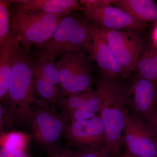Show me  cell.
<instances>
[{"mask_svg":"<svg viewBox=\"0 0 157 157\" xmlns=\"http://www.w3.org/2000/svg\"><path fill=\"white\" fill-rule=\"evenodd\" d=\"M95 84L101 96V107L98 115L104 124L106 146L115 157H117L121 150L127 112L126 83L102 73Z\"/></svg>","mask_w":157,"mask_h":157,"instance_id":"obj_1","label":"cell"},{"mask_svg":"<svg viewBox=\"0 0 157 157\" xmlns=\"http://www.w3.org/2000/svg\"><path fill=\"white\" fill-rule=\"evenodd\" d=\"M33 58L19 46L15 55L9 87L3 98V106L9 117L28 122L32 114L31 105L36 101Z\"/></svg>","mask_w":157,"mask_h":157,"instance_id":"obj_2","label":"cell"},{"mask_svg":"<svg viewBox=\"0 0 157 157\" xmlns=\"http://www.w3.org/2000/svg\"><path fill=\"white\" fill-rule=\"evenodd\" d=\"M90 22L85 16L63 17L50 39L37 46L38 58L54 62L67 54L85 53Z\"/></svg>","mask_w":157,"mask_h":157,"instance_id":"obj_3","label":"cell"},{"mask_svg":"<svg viewBox=\"0 0 157 157\" xmlns=\"http://www.w3.org/2000/svg\"><path fill=\"white\" fill-rule=\"evenodd\" d=\"M63 17L27 11L16 4L10 17L11 30L19 44L25 48L39 46L50 39Z\"/></svg>","mask_w":157,"mask_h":157,"instance_id":"obj_4","label":"cell"},{"mask_svg":"<svg viewBox=\"0 0 157 157\" xmlns=\"http://www.w3.org/2000/svg\"><path fill=\"white\" fill-rule=\"evenodd\" d=\"M92 61L83 52L67 54L55 62L59 73V86L64 97L93 88L96 81Z\"/></svg>","mask_w":157,"mask_h":157,"instance_id":"obj_5","label":"cell"},{"mask_svg":"<svg viewBox=\"0 0 157 157\" xmlns=\"http://www.w3.org/2000/svg\"><path fill=\"white\" fill-rule=\"evenodd\" d=\"M126 83L128 112L139 117L157 134V85L136 73Z\"/></svg>","mask_w":157,"mask_h":157,"instance_id":"obj_6","label":"cell"},{"mask_svg":"<svg viewBox=\"0 0 157 157\" xmlns=\"http://www.w3.org/2000/svg\"><path fill=\"white\" fill-rule=\"evenodd\" d=\"M85 6L84 15L91 21L109 29L140 34L150 24L136 20L126 12L108 4L107 0H80Z\"/></svg>","mask_w":157,"mask_h":157,"instance_id":"obj_7","label":"cell"},{"mask_svg":"<svg viewBox=\"0 0 157 157\" xmlns=\"http://www.w3.org/2000/svg\"><path fill=\"white\" fill-rule=\"evenodd\" d=\"M99 27L121 68L125 79L131 78L132 73L136 72L137 61L143 51L141 36L134 32L109 29L99 25Z\"/></svg>","mask_w":157,"mask_h":157,"instance_id":"obj_8","label":"cell"},{"mask_svg":"<svg viewBox=\"0 0 157 157\" xmlns=\"http://www.w3.org/2000/svg\"><path fill=\"white\" fill-rule=\"evenodd\" d=\"M157 134L139 117L127 110L122 137L126 152L140 157H157Z\"/></svg>","mask_w":157,"mask_h":157,"instance_id":"obj_9","label":"cell"},{"mask_svg":"<svg viewBox=\"0 0 157 157\" xmlns=\"http://www.w3.org/2000/svg\"><path fill=\"white\" fill-rule=\"evenodd\" d=\"M40 104L41 108L33 111L28 123L39 143L56 148L59 147L57 144L63 136L68 121L62 114L45 107L46 104Z\"/></svg>","mask_w":157,"mask_h":157,"instance_id":"obj_10","label":"cell"},{"mask_svg":"<svg viewBox=\"0 0 157 157\" xmlns=\"http://www.w3.org/2000/svg\"><path fill=\"white\" fill-rule=\"evenodd\" d=\"M64 136L69 147L78 149L106 145L103 122L99 115L68 124Z\"/></svg>","mask_w":157,"mask_h":157,"instance_id":"obj_11","label":"cell"},{"mask_svg":"<svg viewBox=\"0 0 157 157\" xmlns=\"http://www.w3.org/2000/svg\"><path fill=\"white\" fill-rule=\"evenodd\" d=\"M86 50L91 60L96 62L102 73L120 81L125 80L115 56L101 35L99 25L91 21Z\"/></svg>","mask_w":157,"mask_h":157,"instance_id":"obj_12","label":"cell"},{"mask_svg":"<svg viewBox=\"0 0 157 157\" xmlns=\"http://www.w3.org/2000/svg\"><path fill=\"white\" fill-rule=\"evenodd\" d=\"M33 72L35 92L41 103L58 105L64 96L59 86V76L55 62L38 58L33 61Z\"/></svg>","mask_w":157,"mask_h":157,"instance_id":"obj_13","label":"cell"},{"mask_svg":"<svg viewBox=\"0 0 157 157\" xmlns=\"http://www.w3.org/2000/svg\"><path fill=\"white\" fill-rule=\"evenodd\" d=\"M26 10L39 11L64 17L73 11H84L77 0H20L11 1Z\"/></svg>","mask_w":157,"mask_h":157,"instance_id":"obj_14","label":"cell"},{"mask_svg":"<svg viewBox=\"0 0 157 157\" xmlns=\"http://www.w3.org/2000/svg\"><path fill=\"white\" fill-rule=\"evenodd\" d=\"M134 19L144 22H157V6L151 0H107Z\"/></svg>","mask_w":157,"mask_h":157,"instance_id":"obj_15","label":"cell"},{"mask_svg":"<svg viewBox=\"0 0 157 157\" xmlns=\"http://www.w3.org/2000/svg\"><path fill=\"white\" fill-rule=\"evenodd\" d=\"M19 45L11 29L8 39L0 48V101L8 91L13 61Z\"/></svg>","mask_w":157,"mask_h":157,"instance_id":"obj_16","label":"cell"},{"mask_svg":"<svg viewBox=\"0 0 157 157\" xmlns=\"http://www.w3.org/2000/svg\"><path fill=\"white\" fill-rule=\"evenodd\" d=\"M136 73L157 85V50L148 46L138 59Z\"/></svg>","mask_w":157,"mask_h":157,"instance_id":"obj_17","label":"cell"},{"mask_svg":"<svg viewBox=\"0 0 157 157\" xmlns=\"http://www.w3.org/2000/svg\"><path fill=\"white\" fill-rule=\"evenodd\" d=\"M101 107V96L99 90L96 88L87 104L71 113L67 117V120L68 121L72 122L94 117L99 114Z\"/></svg>","mask_w":157,"mask_h":157,"instance_id":"obj_18","label":"cell"},{"mask_svg":"<svg viewBox=\"0 0 157 157\" xmlns=\"http://www.w3.org/2000/svg\"><path fill=\"white\" fill-rule=\"evenodd\" d=\"M29 136L21 132H12L0 138L2 147L9 150L25 151L29 142Z\"/></svg>","mask_w":157,"mask_h":157,"instance_id":"obj_19","label":"cell"},{"mask_svg":"<svg viewBox=\"0 0 157 157\" xmlns=\"http://www.w3.org/2000/svg\"><path fill=\"white\" fill-rule=\"evenodd\" d=\"M11 3V1L0 0V48L4 45L11 33L8 7Z\"/></svg>","mask_w":157,"mask_h":157,"instance_id":"obj_20","label":"cell"},{"mask_svg":"<svg viewBox=\"0 0 157 157\" xmlns=\"http://www.w3.org/2000/svg\"><path fill=\"white\" fill-rule=\"evenodd\" d=\"M78 157H115L106 145L99 147L78 149Z\"/></svg>","mask_w":157,"mask_h":157,"instance_id":"obj_21","label":"cell"},{"mask_svg":"<svg viewBox=\"0 0 157 157\" xmlns=\"http://www.w3.org/2000/svg\"><path fill=\"white\" fill-rule=\"evenodd\" d=\"M73 150L67 146L65 147H58L52 149L49 153V157H71Z\"/></svg>","mask_w":157,"mask_h":157,"instance_id":"obj_22","label":"cell"},{"mask_svg":"<svg viewBox=\"0 0 157 157\" xmlns=\"http://www.w3.org/2000/svg\"><path fill=\"white\" fill-rule=\"evenodd\" d=\"M0 157H30L25 151L9 150L2 147L0 148Z\"/></svg>","mask_w":157,"mask_h":157,"instance_id":"obj_23","label":"cell"},{"mask_svg":"<svg viewBox=\"0 0 157 157\" xmlns=\"http://www.w3.org/2000/svg\"><path fill=\"white\" fill-rule=\"evenodd\" d=\"M148 46L157 50V22L152 24L150 34V43Z\"/></svg>","mask_w":157,"mask_h":157,"instance_id":"obj_24","label":"cell"},{"mask_svg":"<svg viewBox=\"0 0 157 157\" xmlns=\"http://www.w3.org/2000/svg\"><path fill=\"white\" fill-rule=\"evenodd\" d=\"M5 113H6V108L3 106L2 104H1L0 103V126L1 125V124L2 123L3 117Z\"/></svg>","mask_w":157,"mask_h":157,"instance_id":"obj_25","label":"cell"},{"mask_svg":"<svg viewBox=\"0 0 157 157\" xmlns=\"http://www.w3.org/2000/svg\"><path fill=\"white\" fill-rule=\"evenodd\" d=\"M121 157H140L137 156L135 155L126 152L124 154L122 155Z\"/></svg>","mask_w":157,"mask_h":157,"instance_id":"obj_26","label":"cell"},{"mask_svg":"<svg viewBox=\"0 0 157 157\" xmlns=\"http://www.w3.org/2000/svg\"><path fill=\"white\" fill-rule=\"evenodd\" d=\"M71 157H78V155L77 152L73 151V150L72 153H71Z\"/></svg>","mask_w":157,"mask_h":157,"instance_id":"obj_27","label":"cell"}]
</instances>
